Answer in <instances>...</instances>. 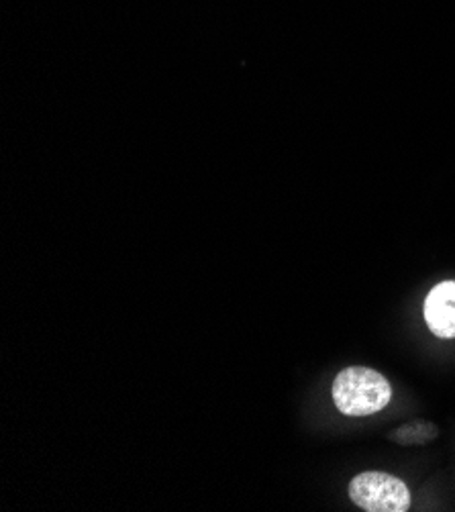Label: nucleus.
I'll use <instances>...</instances> for the list:
<instances>
[{
    "label": "nucleus",
    "instance_id": "f257e3e1",
    "mask_svg": "<svg viewBox=\"0 0 455 512\" xmlns=\"http://www.w3.org/2000/svg\"><path fill=\"white\" fill-rule=\"evenodd\" d=\"M392 398L390 382L376 370L351 366L333 382V402L345 417H370L380 413Z\"/></svg>",
    "mask_w": 455,
    "mask_h": 512
},
{
    "label": "nucleus",
    "instance_id": "f03ea898",
    "mask_svg": "<svg viewBox=\"0 0 455 512\" xmlns=\"http://www.w3.org/2000/svg\"><path fill=\"white\" fill-rule=\"evenodd\" d=\"M349 498L366 512H407L411 508L407 484L384 472H364L353 478Z\"/></svg>",
    "mask_w": 455,
    "mask_h": 512
},
{
    "label": "nucleus",
    "instance_id": "7ed1b4c3",
    "mask_svg": "<svg viewBox=\"0 0 455 512\" xmlns=\"http://www.w3.org/2000/svg\"><path fill=\"white\" fill-rule=\"evenodd\" d=\"M425 321L439 339L455 337V280L437 284L425 300Z\"/></svg>",
    "mask_w": 455,
    "mask_h": 512
},
{
    "label": "nucleus",
    "instance_id": "20e7f679",
    "mask_svg": "<svg viewBox=\"0 0 455 512\" xmlns=\"http://www.w3.org/2000/svg\"><path fill=\"white\" fill-rule=\"evenodd\" d=\"M439 435V429L433 423L427 421H415L409 425H402L394 433H390V439L398 445H425L433 441Z\"/></svg>",
    "mask_w": 455,
    "mask_h": 512
}]
</instances>
